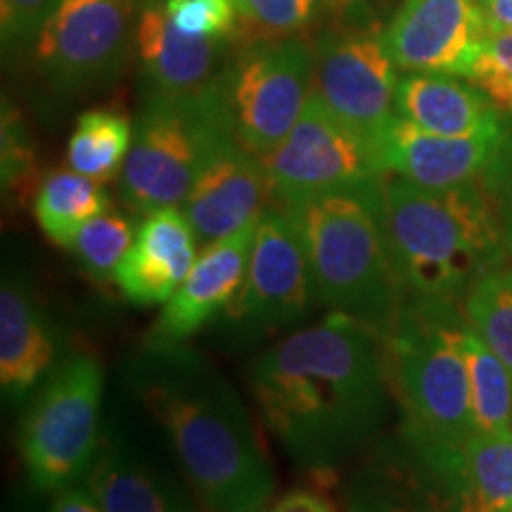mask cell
<instances>
[{
    "label": "cell",
    "mask_w": 512,
    "mask_h": 512,
    "mask_svg": "<svg viewBox=\"0 0 512 512\" xmlns=\"http://www.w3.org/2000/svg\"><path fill=\"white\" fill-rule=\"evenodd\" d=\"M387 361V337L339 311L256 358V406L292 463L332 472L375 439L387 413Z\"/></svg>",
    "instance_id": "1"
},
{
    "label": "cell",
    "mask_w": 512,
    "mask_h": 512,
    "mask_svg": "<svg viewBox=\"0 0 512 512\" xmlns=\"http://www.w3.org/2000/svg\"><path fill=\"white\" fill-rule=\"evenodd\" d=\"M128 382L169 434L188 484L207 512H261L275 475L245 403L200 351L145 347Z\"/></svg>",
    "instance_id": "2"
},
{
    "label": "cell",
    "mask_w": 512,
    "mask_h": 512,
    "mask_svg": "<svg viewBox=\"0 0 512 512\" xmlns=\"http://www.w3.org/2000/svg\"><path fill=\"white\" fill-rule=\"evenodd\" d=\"M382 200L401 302L463 306L479 278L512 259L482 183L425 188L392 176Z\"/></svg>",
    "instance_id": "3"
},
{
    "label": "cell",
    "mask_w": 512,
    "mask_h": 512,
    "mask_svg": "<svg viewBox=\"0 0 512 512\" xmlns=\"http://www.w3.org/2000/svg\"><path fill=\"white\" fill-rule=\"evenodd\" d=\"M382 183L323 192L280 207L302 242L318 302L389 337L401 292L384 226Z\"/></svg>",
    "instance_id": "4"
},
{
    "label": "cell",
    "mask_w": 512,
    "mask_h": 512,
    "mask_svg": "<svg viewBox=\"0 0 512 512\" xmlns=\"http://www.w3.org/2000/svg\"><path fill=\"white\" fill-rule=\"evenodd\" d=\"M460 304L401 302L387 337L389 377L401 403V434L427 458L463 465L477 434L467 363L458 342Z\"/></svg>",
    "instance_id": "5"
},
{
    "label": "cell",
    "mask_w": 512,
    "mask_h": 512,
    "mask_svg": "<svg viewBox=\"0 0 512 512\" xmlns=\"http://www.w3.org/2000/svg\"><path fill=\"white\" fill-rule=\"evenodd\" d=\"M230 136L221 76L207 91L188 98L152 95L133 128L121 169L124 202L138 214L183 207L204 162Z\"/></svg>",
    "instance_id": "6"
},
{
    "label": "cell",
    "mask_w": 512,
    "mask_h": 512,
    "mask_svg": "<svg viewBox=\"0 0 512 512\" xmlns=\"http://www.w3.org/2000/svg\"><path fill=\"white\" fill-rule=\"evenodd\" d=\"M105 373L91 354H72L50 370L19 427V451L31 484L60 491L88 475L100 451Z\"/></svg>",
    "instance_id": "7"
},
{
    "label": "cell",
    "mask_w": 512,
    "mask_h": 512,
    "mask_svg": "<svg viewBox=\"0 0 512 512\" xmlns=\"http://www.w3.org/2000/svg\"><path fill=\"white\" fill-rule=\"evenodd\" d=\"M313 88V53L302 41L249 50L221 76L223 105L238 143L264 159L290 136Z\"/></svg>",
    "instance_id": "8"
},
{
    "label": "cell",
    "mask_w": 512,
    "mask_h": 512,
    "mask_svg": "<svg viewBox=\"0 0 512 512\" xmlns=\"http://www.w3.org/2000/svg\"><path fill=\"white\" fill-rule=\"evenodd\" d=\"M394 67L382 46V34L373 31L323 36L313 50V91L373 152L377 164L384 138L399 117Z\"/></svg>",
    "instance_id": "9"
},
{
    "label": "cell",
    "mask_w": 512,
    "mask_h": 512,
    "mask_svg": "<svg viewBox=\"0 0 512 512\" xmlns=\"http://www.w3.org/2000/svg\"><path fill=\"white\" fill-rule=\"evenodd\" d=\"M261 162L278 204L368 185L384 176L373 152L328 110L313 88L290 136Z\"/></svg>",
    "instance_id": "10"
},
{
    "label": "cell",
    "mask_w": 512,
    "mask_h": 512,
    "mask_svg": "<svg viewBox=\"0 0 512 512\" xmlns=\"http://www.w3.org/2000/svg\"><path fill=\"white\" fill-rule=\"evenodd\" d=\"M313 299L316 287L297 230L280 204H268L256 221L245 283L226 316L235 330L264 337L304 320Z\"/></svg>",
    "instance_id": "11"
},
{
    "label": "cell",
    "mask_w": 512,
    "mask_h": 512,
    "mask_svg": "<svg viewBox=\"0 0 512 512\" xmlns=\"http://www.w3.org/2000/svg\"><path fill=\"white\" fill-rule=\"evenodd\" d=\"M126 36V0H60L36 38V62L60 91H81L114 79Z\"/></svg>",
    "instance_id": "12"
},
{
    "label": "cell",
    "mask_w": 512,
    "mask_h": 512,
    "mask_svg": "<svg viewBox=\"0 0 512 512\" xmlns=\"http://www.w3.org/2000/svg\"><path fill=\"white\" fill-rule=\"evenodd\" d=\"M347 512H475L463 465L427 458L399 432L380 441L347 489Z\"/></svg>",
    "instance_id": "13"
},
{
    "label": "cell",
    "mask_w": 512,
    "mask_h": 512,
    "mask_svg": "<svg viewBox=\"0 0 512 512\" xmlns=\"http://www.w3.org/2000/svg\"><path fill=\"white\" fill-rule=\"evenodd\" d=\"M486 36L479 0H403L382 46L408 74L470 76Z\"/></svg>",
    "instance_id": "14"
},
{
    "label": "cell",
    "mask_w": 512,
    "mask_h": 512,
    "mask_svg": "<svg viewBox=\"0 0 512 512\" xmlns=\"http://www.w3.org/2000/svg\"><path fill=\"white\" fill-rule=\"evenodd\" d=\"M268 197L264 162L230 136L204 162L181 209L202 249L254 223L268 207Z\"/></svg>",
    "instance_id": "15"
},
{
    "label": "cell",
    "mask_w": 512,
    "mask_h": 512,
    "mask_svg": "<svg viewBox=\"0 0 512 512\" xmlns=\"http://www.w3.org/2000/svg\"><path fill=\"white\" fill-rule=\"evenodd\" d=\"M256 221L228 238L202 247L188 278L157 316L145 347L183 344L185 339L200 332L216 313L228 309L245 283Z\"/></svg>",
    "instance_id": "16"
},
{
    "label": "cell",
    "mask_w": 512,
    "mask_h": 512,
    "mask_svg": "<svg viewBox=\"0 0 512 512\" xmlns=\"http://www.w3.org/2000/svg\"><path fill=\"white\" fill-rule=\"evenodd\" d=\"M508 133V131H505ZM503 136L451 138L430 133L411 121L396 117L380 150L384 174L413 181L425 188H456L479 183L489 171Z\"/></svg>",
    "instance_id": "17"
},
{
    "label": "cell",
    "mask_w": 512,
    "mask_h": 512,
    "mask_svg": "<svg viewBox=\"0 0 512 512\" xmlns=\"http://www.w3.org/2000/svg\"><path fill=\"white\" fill-rule=\"evenodd\" d=\"M197 249L200 242L181 207L152 211L136 228L114 280L128 302L166 304L195 266Z\"/></svg>",
    "instance_id": "18"
},
{
    "label": "cell",
    "mask_w": 512,
    "mask_h": 512,
    "mask_svg": "<svg viewBox=\"0 0 512 512\" xmlns=\"http://www.w3.org/2000/svg\"><path fill=\"white\" fill-rule=\"evenodd\" d=\"M396 114L451 138L503 136L510 119L482 88L453 74H406L396 83Z\"/></svg>",
    "instance_id": "19"
},
{
    "label": "cell",
    "mask_w": 512,
    "mask_h": 512,
    "mask_svg": "<svg viewBox=\"0 0 512 512\" xmlns=\"http://www.w3.org/2000/svg\"><path fill=\"white\" fill-rule=\"evenodd\" d=\"M136 46L152 95L188 98L214 86L219 43L183 34L166 8H147L138 19Z\"/></svg>",
    "instance_id": "20"
},
{
    "label": "cell",
    "mask_w": 512,
    "mask_h": 512,
    "mask_svg": "<svg viewBox=\"0 0 512 512\" xmlns=\"http://www.w3.org/2000/svg\"><path fill=\"white\" fill-rule=\"evenodd\" d=\"M57 344L46 316L17 278L0 290V384L8 399L29 394L55 366Z\"/></svg>",
    "instance_id": "21"
},
{
    "label": "cell",
    "mask_w": 512,
    "mask_h": 512,
    "mask_svg": "<svg viewBox=\"0 0 512 512\" xmlns=\"http://www.w3.org/2000/svg\"><path fill=\"white\" fill-rule=\"evenodd\" d=\"M102 512H197L195 503L124 444H100L86 475Z\"/></svg>",
    "instance_id": "22"
},
{
    "label": "cell",
    "mask_w": 512,
    "mask_h": 512,
    "mask_svg": "<svg viewBox=\"0 0 512 512\" xmlns=\"http://www.w3.org/2000/svg\"><path fill=\"white\" fill-rule=\"evenodd\" d=\"M110 209V195L102 183L79 171H53L43 178L34 197V216L55 245L72 247L79 230Z\"/></svg>",
    "instance_id": "23"
},
{
    "label": "cell",
    "mask_w": 512,
    "mask_h": 512,
    "mask_svg": "<svg viewBox=\"0 0 512 512\" xmlns=\"http://www.w3.org/2000/svg\"><path fill=\"white\" fill-rule=\"evenodd\" d=\"M458 342L470 375L477 432H512V370L508 363L479 337L467 318L458 328Z\"/></svg>",
    "instance_id": "24"
},
{
    "label": "cell",
    "mask_w": 512,
    "mask_h": 512,
    "mask_svg": "<svg viewBox=\"0 0 512 512\" xmlns=\"http://www.w3.org/2000/svg\"><path fill=\"white\" fill-rule=\"evenodd\" d=\"M133 143V128L124 114L91 110L81 114L67 145V162L74 171L105 183L121 174Z\"/></svg>",
    "instance_id": "25"
},
{
    "label": "cell",
    "mask_w": 512,
    "mask_h": 512,
    "mask_svg": "<svg viewBox=\"0 0 512 512\" xmlns=\"http://www.w3.org/2000/svg\"><path fill=\"white\" fill-rule=\"evenodd\" d=\"M475 512H512V432H477L463 458Z\"/></svg>",
    "instance_id": "26"
},
{
    "label": "cell",
    "mask_w": 512,
    "mask_h": 512,
    "mask_svg": "<svg viewBox=\"0 0 512 512\" xmlns=\"http://www.w3.org/2000/svg\"><path fill=\"white\" fill-rule=\"evenodd\" d=\"M463 313L512 370V259L472 285L463 299Z\"/></svg>",
    "instance_id": "27"
},
{
    "label": "cell",
    "mask_w": 512,
    "mask_h": 512,
    "mask_svg": "<svg viewBox=\"0 0 512 512\" xmlns=\"http://www.w3.org/2000/svg\"><path fill=\"white\" fill-rule=\"evenodd\" d=\"M133 238H136V230H133L131 221L105 211L79 230L69 249L91 278L107 283V280L117 278L121 261L133 245Z\"/></svg>",
    "instance_id": "28"
},
{
    "label": "cell",
    "mask_w": 512,
    "mask_h": 512,
    "mask_svg": "<svg viewBox=\"0 0 512 512\" xmlns=\"http://www.w3.org/2000/svg\"><path fill=\"white\" fill-rule=\"evenodd\" d=\"M240 24L261 41H275L302 31L313 15L316 0H235Z\"/></svg>",
    "instance_id": "29"
},
{
    "label": "cell",
    "mask_w": 512,
    "mask_h": 512,
    "mask_svg": "<svg viewBox=\"0 0 512 512\" xmlns=\"http://www.w3.org/2000/svg\"><path fill=\"white\" fill-rule=\"evenodd\" d=\"M467 79L512 119V31H489Z\"/></svg>",
    "instance_id": "30"
},
{
    "label": "cell",
    "mask_w": 512,
    "mask_h": 512,
    "mask_svg": "<svg viewBox=\"0 0 512 512\" xmlns=\"http://www.w3.org/2000/svg\"><path fill=\"white\" fill-rule=\"evenodd\" d=\"M166 15L183 34L221 41L240 24L235 0H166Z\"/></svg>",
    "instance_id": "31"
},
{
    "label": "cell",
    "mask_w": 512,
    "mask_h": 512,
    "mask_svg": "<svg viewBox=\"0 0 512 512\" xmlns=\"http://www.w3.org/2000/svg\"><path fill=\"white\" fill-rule=\"evenodd\" d=\"M60 0H0V38L3 48H17L38 38L46 19Z\"/></svg>",
    "instance_id": "32"
},
{
    "label": "cell",
    "mask_w": 512,
    "mask_h": 512,
    "mask_svg": "<svg viewBox=\"0 0 512 512\" xmlns=\"http://www.w3.org/2000/svg\"><path fill=\"white\" fill-rule=\"evenodd\" d=\"M479 183H482L489 200L494 202V209L505 233V242H508L512 252V124L508 133H505V140L496 159L491 162L489 171H486Z\"/></svg>",
    "instance_id": "33"
},
{
    "label": "cell",
    "mask_w": 512,
    "mask_h": 512,
    "mask_svg": "<svg viewBox=\"0 0 512 512\" xmlns=\"http://www.w3.org/2000/svg\"><path fill=\"white\" fill-rule=\"evenodd\" d=\"M261 512H337L335 503L316 489H292Z\"/></svg>",
    "instance_id": "34"
},
{
    "label": "cell",
    "mask_w": 512,
    "mask_h": 512,
    "mask_svg": "<svg viewBox=\"0 0 512 512\" xmlns=\"http://www.w3.org/2000/svg\"><path fill=\"white\" fill-rule=\"evenodd\" d=\"M50 512H102V508L88 486L69 484L55 491V501L50 505Z\"/></svg>",
    "instance_id": "35"
},
{
    "label": "cell",
    "mask_w": 512,
    "mask_h": 512,
    "mask_svg": "<svg viewBox=\"0 0 512 512\" xmlns=\"http://www.w3.org/2000/svg\"><path fill=\"white\" fill-rule=\"evenodd\" d=\"M489 31H512V0H479Z\"/></svg>",
    "instance_id": "36"
}]
</instances>
